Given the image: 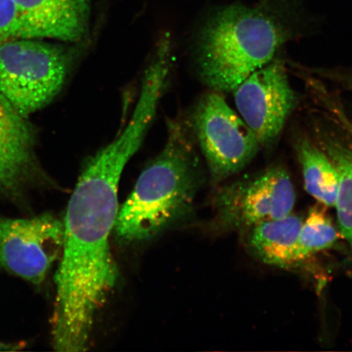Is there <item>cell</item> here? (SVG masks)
Masks as SVG:
<instances>
[{
  "label": "cell",
  "instance_id": "6da1fadb",
  "mask_svg": "<svg viewBox=\"0 0 352 352\" xmlns=\"http://www.w3.org/2000/svg\"><path fill=\"white\" fill-rule=\"evenodd\" d=\"M144 140L126 125L120 135L86 162L69 201L64 242L56 274L52 344L60 352L85 351L96 314L117 280L109 239L118 213L123 170Z\"/></svg>",
  "mask_w": 352,
  "mask_h": 352
},
{
  "label": "cell",
  "instance_id": "7a4b0ae2",
  "mask_svg": "<svg viewBox=\"0 0 352 352\" xmlns=\"http://www.w3.org/2000/svg\"><path fill=\"white\" fill-rule=\"evenodd\" d=\"M164 148L118 209L116 231L124 242L153 239L189 213L202 183L191 131L182 121L168 122Z\"/></svg>",
  "mask_w": 352,
  "mask_h": 352
},
{
  "label": "cell",
  "instance_id": "3957f363",
  "mask_svg": "<svg viewBox=\"0 0 352 352\" xmlns=\"http://www.w3.org/2000/svg\"><path fill=\"white\" fill-rule=\"evenodd\" d=\"M283 12L270 4L232 3L210 16L197 44L200 77L215 91L231 92L274 60L292 36Z\"/></svg>",
  "mask_w": 352,
  "mask_h": 352
},
{
  "label": "cell",
  "instance_id": "277c9868",
  "mask_svg": "<svg viewBox=\"0 0 352 352\" xmlns=\"http://www.w3.org/2000/svg\"><path fill=\"white\" fill-rule=\"evenodd\" d=\"M72 52L39 38L0 43V94L28 118L60 94L72 63Z\"/></svg>",
  "mask_w": 352,
  "mask_h": 352
},
{
  "label": "cell",
  "instance_id": "5b68a950",
  "mask_svg": "<svg viewBox=\"0 0 352 352\" xmlns=\"http://www.w3.org/2000/svg\"><path fill=\"white\" fill-rule=\"evenodd\" d=\"M191 124L215 184L239 173L261 147L252 130L215 91L198 101Z\"/></svg>",
  "mask_w": 352,
  "mask_h": 352
},
{
  "label": "cell",
  "instance_id": "8992f818",
  "mask_svg": "<svg viewBox=\"0 0 352 352\" xmlns=\"http://www.w3.org/2000/svg\"><path fill=\"white\" fill-rule=\"evenodd\" d=\"M294 204L287 171L274 166L220 188L214 198L215 221L223 230L248 232L258 223L287 217Z\"/></svg>",
  "mask_w": 352,
  "mask_h": 352
},
{
  "label": "cell",
  "instance_id": "52a82bcc",
  "mask_svg": "<svg viewBox=\"0 0 352 352\" xmlns=\"http://www.w3.org/2000/svg\"><path fill=\"white\" fill-rule=\"evenodd\" d=\"M63 242L64 223L54 215L0 218V267L41 285L63 253Z\"/></svg>",
  "mask_w": 352,
  "mask_h": 352
},
{
  "label": "cell",
  "instance_id": "ba28073f",
  "mask_svg": "<svg viewBox=\"0 0 352 352\" xmlns=\"http://www.w3.org/2000/svg\"><path fill=\"white\" fill-rule=\"evenodd\" d=\"M242 120L263 146L274 144L296 104V96L280 61L255 70L234 90Z\"/></svg>",
  "mask_w": 352,
  "mask_h": 352
},
{
  "label": "cell",
  "instance_id": "9c48e42d",
  "mask_svg": "<svg viewBox=\"0 0 352 352\" xmlns=\"http://www.w3.org/2000/svg\"><path fill=\"white\" fill-rule=\"evenodd\" d=\"M38 175L32 126L0 94V195L19 196Z\"/></svg>",
  "mask_w": 352,
  "mask_h": 352
},
{
  "label": "cell",
  "instance_id": "30bf717a",
  "mask_svg": "<svg viewBox=\"0 0 352 352\" xmlns=\"http://www.w3.org/2000/svg\"><path fill=\"white\" fill-rule=\"evenodd\" d=\"M21 38L77 43L89 32L91 0H14Z\"/></svg>",
  "mask_w": 352,
  "mask_h": 352
},
{
  "label": "cell",
  "instance_id": "8fae6325",
  "mask_svg": "<svg viewBox=\"0 0 352 352\" xmlns=\"http://www.w3.org/2000/svg\"><path fill=\"white\" fill-rule=\"evenodd\" d=\"M302 222V218L292 213L258 223L246 232V248L255 258L267 265L292 266Z\"/></svg>",
  "mask_w": 352,
  "mask_h": 352
},
{
  "label": "cell",
  "instance_id": "7c38bea8",
  "mask_svg": "<svg viewBox=\"0 0 352 352\" xmlns=\"http://www.w3.org/2000/svg\"><path fill=\"white\" fill-rule=\"evenodd\" d=\"M296 151L302 167L306 191L325 206L336 205L340 175L331 158L310 140H297Z\"/></svg>",
  "mask_w": 352,
  "mask_h": 352
},
{
  "label": "cell",
  "instance_id": "4fadbf2b",
  "mask_svg": "<svg viewBox=\"0 0 352 352\" xmlns=\"http://www.w3.org/2000/svg\"><path fill=\"white\" fill-rule=\"evenodd\" d=\"M323 151L331 158L340 175L336 201L340 234L349 243L352 254V148L324 136Z\"/></svg>",
  "mask_w": 352,
  "mask_h": 352
},
{
  "label": "cell",
  "instance_id": "5bb4252c",
  "mask_svg": "<svg viewBox=\"0 0 352 352\" xmlns=\"http://www.w3.org/2000/svg\"><path fill=\"white\" fill-rule=\"evenodd\" d=\"M338 232L333 226L327 211L314 206L302 222L299 232L294 264L305 262L322 250L332 248L338 239Z\"/></svg>",
  "mask_w": 352,
  "mask_h": 352
},
{
  "label": "cell",
  "instance_id": "9a60e30c",
  "mask_svg": "<svg viewBox=\"0 0 352 352\" xmlns=\"http://www.w3.org/2000/svg\"><path fill=\"white\" fill-rule=\"evenodd\" d=\"M21 38L14 0H0V43Z\"/></svg>",
  "mask_w": 352,
  "mask_h": 352
},
{
  "label": "cell",
  "instance_id": "2e32d148",
  "mask_svg": "<svg viewBox=\"0 0 352 352\" xmlns=\"http://www.w3.org/2000/svg\"><path fill=\"white\" fill-rule=\"evenodd\" d=\"M325 104L329 107L330 112L333 113V118H336L338 124H340L342 129L349 134L352 143V122L346 117L343 110L338 107V104L329 102V101L327 100H325Z\"/></svg>",
  "mask_w": 352,
  "mask_h": 352
},
{
  "label": "cell",
  "instance_id": "e0dca14e",
  "mask_svg": "<svg viewBox=\"0 0 352 352\" xmlns=\"http://www.w3.org/2000/svg\"><path fill=\"white\" fill-rule=\"evenodd\" d=\"M21 344L0 342V351H16L21 349Z\"/></svg>",
  "mask_w": 352,
  "mask_h": 352
},
{
  "label": "cell",
  "instance_id": "ac0fdd59",
  "mask_svg": "<svg viewBox=\"0 0 352 352\" xmlns=\"http://www.w3.org/2000/svg\"><path fill=\"white\" fill-rule=\"evenodd\" d=\"M350 85L352 87V78L351 79Z\"/></svg>",
  "mask_w": 352,
  "mask_h": 352
}]
</instances>
